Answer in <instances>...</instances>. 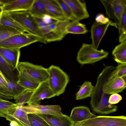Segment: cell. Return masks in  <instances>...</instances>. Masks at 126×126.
Wrapping results in <instances>:
<instances>
[{
  "mask_svg": "<svg viewBox=\"0 0 126 126\" xmlns=\"http://www.w3.org/2000/svg\"><path fill=\"white\" fill-rule=\"evenodd\" d=\"M96 22L102 23H107L111 21L108 18L105 17L102 14H100L97 16Z\"/></svg>",
  "mask_w": 126,
  "mask_h": 126,
  "instance_id": "38",
  "label": "cell"
},
{
  "mask_svg": "<svg viewBox=\"0 0 126 126\" xmlns=\"http://www.w3.org/2000/svg\"><path fill=\"white\" fill-rule=\"evenodd\" d=\"M10 126H19L17 123L15 121H12L10 123Z\"/></svg>",
  "mask_w": 126,
  "mask_h": 126,
  "instance_id": "40",
  "label": "cell"
},
{
  "mask_svg": "<svg viewBox=\"0 0 126 126\" xmlns=\"http://www.w3.org/2000/svg\"><path fill=\"white\" fill-rule=\"evenodd\" d=\"M122 99V96L117 93L113 94H111L109 96V102L112 105L118 103Z\"/></svg>",
  "mask_w": 126,
  "mask_h": 126,
  "instance_id": "37",
  "label": "cell"
},
{
  "mask_svg": "<svg viewBox=\"0 0 126 126\" xmlns=\"http://www.w3.org/2000/svg\"><path fill=\"white\" fill-rule=\"evenodd\" d=\"M34 0H7L2 7L3 12L29 11Z\"/></svg>",
  "mask_w": 126,
  "mask_h": 126,
  "instance_id": "14",
  "label": "cell"
},
{
  "mask_svg": "<svg viewBox=\"0 0 126 126\" xmlns=\"http://www.w3.org/2000/svg\"><path fill=\"white\" fill-rule=\"evenodd\" d=\"M70 7L76 20L78 21L87 18L89 15L84 0H63Z\"/></svg>",
  "mask_w": 126,
  "mask_h": 126,
  "instance_id": "11",
  "label": "cell"
},
{
  "mask_svg": "<svg viewBox=\"0 0 126 126\" xmlns=\"http://www.w3.org/2000/svg\"><path fill=\"white\" fill-rule=\"evenodd\" d=\"M31 126H49L44 120L36 114H27Z\"/></svg>",
  "mask_w": 126,
  "mask_h": 126,
  "instance_id": "34",
  "label": "cell"
},
{
  "mask_svg": "<svg viewBox=\"0 0 126 126\" xmlns=\"http://www.w3.org/2000/svg\"><path fill=\"white\" fill-rule=\"evenodd\" d=\"M22 105H18L13 114L9 116L6 119L10 122L16 121L19 126H31L27 114L22 108Z\"/></svg>",
  "mask_w": 126,
  "mask_h": 126,
  "instance_id": "19",
  "label": "cell"
},
{
  "mask_svg": "<svg viewBox=\"0 0 126 126\" xmlns=\"http://www.w3.org/2000/svg\"><path fill=\"white\" fill-rule=\"evenodd\" d=\"M71 21L67 19L60 20L55 23L47 25V26L50 32L62 39L67 34L66 31V28Z\"/></svg>",
  "mask_w": 126,
  "mask_h": 126,
  "instance_id": "23",
  "label": "cell"
},
{
  "mask_svg": "<svg viewBox=\"0 0 126 126\" xmlns=\"http://www.w3.org/2000/svg\"><path fill=\"white\" fill-rule=\"evenodd\" d=\"M47 69L49 75V85L56 96H59L64 92L69 81V77L58 66L52 65Z\"/></svg>",
  "mask_w": 126,
  "mask_h": 126,
  "instance_id": "1",
  "label": "cell"
},
{
  "mask_svg": "<svg viewBox=\"0 0 126 126\" xmlns=\"http://www.w3.org/2000/svg\"><path fill=\"white\" fill-rule=\"evenodd\" d=\"M0 70L9 80L17 82L19 73L17 69L12 67L0 54Z\"/></svg>",
  "mask_w": 126,
  "mask_h": 126,
  "instance_id": "18",
  "label": "cell"
},
{
  "mask_svg": "<svg viewBox=\"0 0 126 126\" xmlns=\"http://www.w3.org/2000/svg\"><path fill=\"white\" fill-rule=\"evenodd\" d=\"M18 106V104L0 98V117L6 119L14 113Z\"/></svg>",
  "mask_w": 126,
  "mask_h": 126,
  "instance_id": "25",
  "label": "cell"
},
{
  "mask_svg": "<svg viewBox=\"0 0 126 126\" xmlns=\"http://www.w3.org/2000/svg\"><path fill=\"white\" fill-rule=\"evenodd\" d=\"M55 0L60 7L66 19L71 21L77 20L73 14L69 6L63 0Z\"/></svg>",
  "mask_w": 126,
  "mask_h": 126,
  "instance_id": "31",
  "label": "cell"
},
{
  "mask_svg": "<svg viewBox=\"0 0 126 126\" xmlns=\"http://www.w3.org/2000/svg\"><path fill=\"white\" fill-rule=\"evenodd\" d=\"M108 17L113 20L118 28L124 11L126 9V0H101Z\"/></svg>",
  "mask_w": 126,
  "mask_h": 126,
  "instance_id": "6",
  "label": "cell"
},
{
  "mask_svg": "<svg viewBox=\"0 0 126 126\" xmlns=\"http://www.w3.org/2000/svg\"><path fill=\"white\" fill-rule=\"evenodd\" d=\"M29 11L33 17L39 18H41L45 15L49 14L42 0H34Z\"/></svg>",
  "mask_w": 126,
  "mask_h": 126,
  "instance_id": "27",
  "label": "cell"
},
{
  "mask_svg": "<svg viewBox=\"0 0 126 126\" xmlns=\"http://www.w3.org/2000/svg\"><path fill=\"white\" fill-rule=\"evenodd\" d=\"M74 126H126L125 116H96L74 124Z\"/></svg>",
  "mask_w": 126,
  "mask_h": 126,
  "instance_id": "4",
  "label": "cell"
},
{
  "mask_svg": "<svg viewBox=\"0 0 126 126\" xmlns=\"http://www.w3.org/2000/svg\"><path fill=\"white\" fill-rule=\"evenodd\" d=\"M48 14L60 20L66 19L61 9L55 0H42Z\"/></svg>",
  "mask_w": 126,
  "mask_h": 126,
  "instance_id": "20",
  "label": "cell"
},
{
  "mask_svg": "<svg viewBox=\"0 0 126 126\" xmlns=\"http://www.w3.org/2000/svg\"><path fill=\"white\" fill-rule=\"evenodd\" d=\"M26 89L16 82L8 79L7 86L0 89V98L15 100Z\"/></svg>",
  "mask_w": 126,
  "mask_h": 126,
  "instance_id": "12",
  "label": "cell"
},
{
  "mask_svg": "<svg viewBox=\"0 0 126 126\" xmlns=\"http://www.w3.org/2000/svg\"><path fill=\"white\" fill-rule=\"evenodd\" d=\"M22 32L14 29L0 24V43Z\"/></svg>",
  "mask_w": 126,
  "mask_h": 126,
  "instance_id": "30",
  "label": "cell"
},
{
  "mask_svg": "<svg viewBox=\"0 0 126 126\" xmlns=\"http://www.w3.org/2000/svg\"><path fill=\"white\" fill-rule=\"evenodd\" d=\"M96 115L92 113L88 107L80 106L75 107L72 110L69 116L74 123L91 118Z\"/></svg>",
  "mask_w": 126,
  "mask_h": 126,
  "instance_id": "17",
  "label": "cell"
},
{
  "mask_svg": "<svg viewBox=\"0 0 126 126\" xmlns=\"http://www.w3.org/2000/svg\"><path fill=\"white\" fill-rule=\"evenodd\" d=\"M17 69L19 73L27 74L40 83L48 81L49 79L47 69L41 65L27 62H19Z\"/></svg>",
  "mask_w": 126,
  "mask_h": 126,
  "instance_id": "7",
  "label": "cell"
},
{
  "mask_svg": "<svg viewBox=\"0 0 126 126\" xmlns=\"http://www.w3.org/2000/svg\"><path fill=\"white\" fill-rule=\"evenodd\" d=\"M126 76L110 79L108 78L105 81L103 85V90L104 92L110 95L122 92L126 88Z\"/></svg>",
  "mask_w": 126,
  "mask_h": 126,
  "instance_id": "10",
  "label": "cell"
},
{
  "mask_svg": "<svg viewBox=\"0 0 126 126\" xmlns=\"http://www.w3.org/2000/svg\"><path fill=\"white\" fill-rule=\"evenodd\" d=\"M44 120L49 126H74V123L68 116L37 114Z\"/></svg>",
  "mask_w": 126,
  "mask_h": 126,
  "instance_id": "15",
  "label": "cell"
},
{
  "mask_svg": "<svg viewBox=\"0 0 126 126\" xmlns=\"http://www.w3.org/2000/svg\"><path fill=\"white\" fill-rule=\"evenodd\" d=\"M41 19L44 23L48 25L55 23L60 20L48 14L45 15Z\"/></svg>",
  "mask_w": 126,
  "mask_h": 126,
  "instance_id": "36",
  "label": "cell"
},
{
  "mask_svg": "<svg viewBox=\"0 0 126 126\" xmlns=\"http://www.w3.org/2000/svg\"><path fill=\"white\" fill-rule=\"evenodd\" d=\"M112 54L118 63H126V40L116 46Z\"/></svg>",
  "mask_w": 126,
  "mask_h": 126,
  "instance_id": "26",
  "label": "cell"
},
{
  "mask_svg": "<svg viewBox=\"0 0 126 126\" xmlns=\"http://www.w3.org/2000/svg\"><path fill=\"white\" fill-rule=\"evenodd\" d=\"M112 23L111 21L107 23H102L96 21L93 23L91 28V38L92 44L95 48L97 49L108 28Z\"/></svg>",
  "mask_w": 126,
  "mask_h": 126,
  "instance_id": "13",
  "label": "cell"
},
{
  "mask_svg": "<svg viewBox=\"0 0 126 126\" xmlns=\"http://www.w3.org/2000/svg\"><path fill=\"white\" fill-rule=\"evenodd\" d=\"M28 90L34 91L41 83L29 75L22 73H19L18 80L16 82Z\"/></svg>",
  "mask_w": 126,
  "mask_h": 126,
  "instance_id": "22",
  "label": "cell"
},
{
  "mask_svg": "<svg viewBox=\"0 0 126 126\" xmlns=\"http://www.w3.org/2000/svg\"><path fill=\"white\" fill-rule=\"evenodd\" d=\"M34 91L26 89L15 100L18 105L28 104L30 100Z\"/></svg>",
  "mask_w": 126,
  "mask_h": 126,
  "instance_id": "35",
  "label": "cell"
},
{
  "mask_svg": "<svg viewBox=\"0 0 126 126\" xmlns=\"http://www.w3.org/2000/svg\"><path fill=\"white\" fill-rule=\"evenodd\" d=\"M94 87V86L92 85L91 82L85 81L77 92L76 95V99L79 100L91 97Z\"/></svg>",
  "mask_w": 126,
  "mask_h": 126,
  "instance_id": "28",
  "label": "cell"
},
{
  "mask_svg": "<svg viewBox=\"0 0 126 126\" xmlns=\"http://www.w3.org/2000/svg\"><path fill=\"white\" fill-rule=\"evenodd\" d=\"M1 15H2V14H0V17H1Z\"/></svg>",
  "mask_w": 126,
  "mask_h": 126,
  "instance_id": "42",
  "label": "cell"
},
{
  "mask_svg": "<svg viewBox=\"0 0 126 126\" xmlns=\"http://www.w3.org/2000/svg\"><path fill=\"white\" fill-rule=\"evenodd\" d=\"M108 55V52L98 50L92 44L83 43L78 52L77 60L81 64H92L107 58Z\"/></svg>",
  "mask_w": 126,
  "mask_h": 126,
  "instance_id": "2",
  "label": "cell"
},
{
  "mask_svg": "<svg viewBox=\"0 0 126 126\" xmlns=\"http://www.w3.org/2000/svg\"><path fill=\"white\" fill-rule=\"evenodd\" d=\"M40 42L47 43L42 38L34 34L22 32L11 36L0 43V47L20 49L33 43Z\"/></svg>",
  "mask_w": 126,
  "mask_h": 126,
  "instance_id": "3",
  "label": "cell"
},
{
  "mask_svg": "<svg viewBox=\"0 0 126 126\" xmlns=\"http://www.w3.org/2000/svg\"><path fill=\"white\" fill-rule=\"evenodd\" d=\"M8 79L0 70V88L7 86Z\"/></svg>",
  "mask_w": 126,
  "mask_h": 126,
  "instance_id": "39",
  "label": "cell"
},
{
  "mask_svg": "<svg viewBox=\"0 0 126 126\" xmlns=\"http://www.w3.org/2000/svg\"><path fill=\"white\" fill-rule=\"evenodd\" d=\"M0 24L13 28L20 32L29 33L14 19L9 13L3 12L0 19Z\"/></svg>",
  "mask_w": 126,
  "mask_h": 126,
  "instance_id": "24",
  "label": "cell"
},
{
  "mask_svg": "<svg viewBox=\"0 0 126 126\" xmlns=\"http://www.w3.org/2000/svg\"><path fill=\"white\" fill-rule=\"evenodd\" d=\"M22 107L27 114L56 115L63 114L61 107L57 105H43L38 104H32L22 105Z\"/></svg>",
  "mask_w": 126,
  "mask_h": 126,
  "instance_id": "8",
  "label": "cell"
},
{
  "mask_svg": "<svg viewBox=\"0 0 126 126\" xmlns=\"http://www.w3.org/2000/svg\"><path fill=\"white\" fill-rule=\"evenodd\" d=\"M118 66L110 73L108 79L126 76V63H118Z\"/></svg>",
  "mask_w": 126,
  "mask_h": 126,
  "instance_id": "33",
  "label": "cell"
},
{
  "mask_svg": "<svg viewBox=\"0 0 126 126\" xmlns=\"http://www.w3.org/2000/svg\"><path fill=\"white\" fill-rule=\"evenodd\" d=\"M67 34H83L88 31L85 25L80 23L79 21H71L66 28Z\"/></svg>",
  "mask_w": 126,
  "mask_h": 126,
  "instance_id": "29",
  "label": "cell"
},
{
  "mask_svg": "<svg viewBox=\"0 0 126 126\" xmlns=\"http://www.w3.org/2000/svg\"><path fill=\"white\" fill-rule=\"evenodd\" d=\"M3 12L2 7H0V14H2Z\"/></svg>",
  "mask_w": 126,
  "mask_h": 126,
  "instance_id": "41",
  "label": "cell"
},
{
  "mask_svg": "<svg viewBox=\"0 0 126 126\" xmlns=\"http://www.w3.org/2000/svg\"><path fill=\"white\" fill-rule=\"evenodd\" d=\"M0 54L12 67L17 69L20 55V49L0 47Z\"/></svg>",
  "mask_w": 126,
  "mask_h": 126,
  "instance_id": "16",
  "label": "cell"
},
{
  "mask_svg": "<svg viewBox=\"0 0 126 126\" xmlns=\"http://www.w3.org/2000/svg\"><path fill=\"white\" fill-rule=\"evenodd\" d=\"M9 13L29 33L36 35L44 40L37 22L29 11L12 12Z\"/></svg>",
  "mask_w": 126,
  "mask_h": 126,
  "instance_id": "5",
  "label": "cell"
},
{
  "mask_svg": "<svg viewBox=\"0 0 126 126\" xmlns=\"http://www.w3.org/2000/svg\"><path fill=\"white\" fill-rule=\"evenodd\" d=\"M118 29L119 33V41L121 43L126 40V9L123 14Z\"/></svg>",
  "mask_w": 126,
  "mask_h": 126,
  "instance_id": "32",
  "label": "cell"
},
{
  "mask_svg": "<svg viewBox=\"0 0 126 126\" xmlns=\"http://www.w3.org/2000/svg\"><path fill=\"white\" fill-rule=\"evenodd\" d=\"M34 18L42 34L44 39L46 43L60 41L62 40L60 37L50 32L48 28L47 25L44 23L41 18Z\"/></svg>",
  "mask_w": 126,
  "mask_h": 126,
  "instance_id": "21",
  "label": "cell"
},
{
  "mask_svg": "<svg viewBox=\"0 0 126 126\" xmlns=\"http://www.w3.org/2000/svg\"><path fill=\"white\" fill-rule=\"evenodd\" d=\"M0 7H2L1 6H0Z\"/></svg>",
  "mask_w": 126,
  "mask_h": 126,
  "instance_id": "43",
  "label": "cell"
},
{
  "mask_svg": "<svg viewBox=\"0 0 126 126\" xmlns=\"http://www.w3.org/2000/svg\"><path fill=\"white\" fill-rule=\"evenodd\" d=\"M56 96L50 88L48 81L41 83L38 87L34 91L28 104H39L41 100L49 98Z\"/></svg>",
  "mask_w": 126,
  "mask_h": 126,
  "instance_id": "9",
  "label": "cell"
}]
</instances>
